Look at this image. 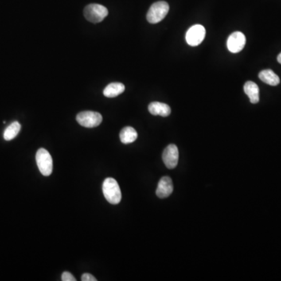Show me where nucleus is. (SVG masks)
<instances>
[{"instance_id": "nucleus-1", "label": "nucleus", "mask_w": 281, "mask_h": 281, "mask_svg": "<svg viewBox=\"0 0 281 281\" xmlns=\"http://www.w3.org/2000/svg\"><path fill=\"white\" fill-rule=\"evenodd\" d=\"M103 192L106 200L111 204L117 205L120 202L122 195L118 181L115 179L108 177L103 181Z\"/></svg>"}, {"instance_id": "nucleus-2", "label": "nucleus", "mask_w": 281, "mask_h": 281, "mask_svg": "<svg viewBox=\"0 0 281 281\" xmlns=\"http://www.w3.org/2000/svg\"><path fill=\"white\" fill-rule=\"evenodd\" d=\"M108 9L100 4H89L84 9V16L87 21L97 24L102 21L108 15Z\"/></svg>"}, {"instance_id": "nucleus-3", "label": "nucleus", "mask_w": 281, "mask_h": 281, "mask_svg": "<svg viewBox=\"0 0 281 281\" xmlns=\"http://www.w3.org/2000/svg\"><path fill=\"white\" fill-rule=\"evenodd\" d=\"M169 10V4L165 1L155 2L149 8L147 13V21L150 24H157L162 21Z\"/></svg>"}, {"instance_id": "nucleus-4", "label": "nucleus", "mask_w": 281, "mask_h": 281, "mask_svg": "<svg viewBox=\"0 0 281 281\" xmlns=\"http://www.w3.org/2000/svg\"><path fill=\"white\" fill-rule=\"evenodd\" d=\"M36 158L38 167L40 169L41 174L45 177L50 176L53 168V162L49 153L46 149L41 148L38 150Z\"/></svg>"}, {"instance_id": "nucleus-5", "label": "nucleus", "mask_w": 281, "mask_h": 281, "mask_svg": "<svg viewBox=\"0 0 281 281\" xmlns=\"http://www.w3.org/2000/svg\"><path fill=\"white\" fill-rule=\"evenodd\" d=\"M78 123L82 127L87 128L96 127L102 123L103 117L99 113L93 112V111H84L79 113L76 117Z\"/></svg>"}, {"instance_id": "nucleus-6", "label": "nucleus", "mask_w": 281, "mask_h": 281, "mask_svg": "<svg viewBox=\"0 0 281 281\" xmlns=\"http://www.w3.org/2000/svg\"><path fill=\"white\" fill-rule=\"evenodd\" d=\"M205 29L202 25L196 24L188 29L186 34V41L191 46H197L205 39Z\"/></svg>"}, {"instance_id": "nucleus-7", "label": "nucleus", "mask_w": 281, "mask_h": 281, "mask_svg": "<svg viewBox=\"0 0 281 281\" xmlns=\"http://www.w3.org/2000/svg\"><path fill=\"white\" fill-rule=\"evenodd\" d=\"M246 43V38L241 32H235L231 34L227 40V48L230 52L238 53L244 48Z\"/></svg>"}, {"instance_id": "nucleus-8", "label": "nucleus", "mask_w": 281, "mask_h": 281, "mask_svg": "<svg viewBox=\"0 0 281 281\" xmlns=\"http://www.w3.org/2000/svg\"><path fill=\"white\" fill-rule=\"evenodd\" d=\"M162 161L169 169H173L177 166L179 161V151L175 145H169L164 149Z\"/></svg>"}, {"instance_id": "nucleus-9", "label": "nucleus", "mask_w": 281, "mask_h": 281, "mask_svg": "<svg viewBox=\"0 0 281 281\" xmlns=\"http://www.w3.org/2000/svg\"><path fill=\"white\" fill-rule=\"evenodd\" d=\"M173 191V181L169 177H163L159 182L157 189V196L160 199L169 197Z\"/></svg>"}, {"instance_id": "nucleus-10", "label": "nucleus", "mask_w": 281, "mask_h": 281, "mask_svg": "<svg viewBox=\"0 0 281 281\" xmlns=\"http://www.w3.org/2000/svg\"><path fill=\"white\" fill-rule=\"evenodd\" d=\"M149 111L152 115L168 117L171 113V109L166 103L153 102L149 105Z\"/></svg>"}, {"instance_id": "nucleus-11", "label": "nucleus", "mask_w": 281, "mask_h": 281, "mask_svg": "<svg viewBox=\"0 0 281 281\" xmlns=\"http://www.w3.org/2000/svg\"><path fill=\"white\" fill-rule=\"evenodd\" d=\"M244 91L249 98L250 102L256 104L259 101V86L253 81H247L244 85Z\"/></svg>"}, {"instance_id": "nucleus-12", "label": "nucleus", "mask_w": 281, "mask_h": 281, "mask_svg": "<svg viewBox=\"0 0 281 281\" xmlns=\"http://www.w3.org/2000/svg\"><path fill=\"white\" fill-rule=\"evenodd\" d=\"M124 91V84L120 82H114L106 86L103 91V95L107 98H115L123 93Z\"/></svg>"}, {"instance_id": "nucleus-13", "label": "nucleus", "mask_w": 281, "mask_h": 281, "mask_svg": "<svg viewBox=\"0 0 281 281\" xmlns=\"http://www.w3.org/2000/svg\"><path fill=\"white\" fill-rule=\"evenodd\" d=\"M259 78L262 81L271 86H277L280 84V78L272 70H264L259 74Z\"/></svg>"}, {"instance_id": "nucleus-14", "label": "nucleus", "mask_w": 281, "mask_h": 281, "mask_svg": "<svg viewBox=\"0 0 281 281\" xmlns=\"http://www.w3.org/2000/svg\"><path fill=\"white\" fill-rule=\"evenodd\" d=\"M120 138L122 143H132L138 138V133L132 127H126L121 130Z\"/></svg>"}, {"instance_id": "nucleus-15", "label": "nucleus", "mask_w": 281, "mask_h": 281, "mask_svg": "<svg viewBox=\"0 0 281 281\" xmlns=\"http://www.w3.org/2000/svg\"><path fill=\"white\" fill-rule=\"evenodd\" d=\"M21 126L17 121H14L6 127L3 133V138L6 141H11L17 136L21 130Z\"/></svg>"}, {"instance_id": "nucleus-16", "label": "nucleus", "mask_w": 281, "mask_h": 281, "mask_svg": "<svg viewBox=\"0 0 281 281\" xmlns=\"http://www.w3.org/2000/svg\"><path fill=\"white\" fill-rule=\"evenodd\" d=\"M61 279L63 281H76V278L70 272H64L62 274Z\"/></svg>"}, {"instance_id": "nucleus-17", "label": "nucleus", "mask_w": 281, "mask_h": 281, "mask_svg": "<svg viewBox=\"0 0 281 281\" xmlns=\"http://www.w3.org/2000/svg\"><path fill=\"white\" fill-rule=\"evenodd\" d=\"M82 281H96V278L90 274H84L81 277Z\"/></svg>"}, {"instance_id": "nucleus-18", "label": "nucleus", "mask_w": 281, "mask_h": 281, "mask_svg": "<svg viewBox=\"0 0 281 281\" xmlns=\"http://www.w3.org/2000/svg\"><path fill=\"white\" fill-rule=\"evenodd\" d=\"M278 63H280V64H281V53H280L279 55H278Z\"/></svg>"}]
</instances>
